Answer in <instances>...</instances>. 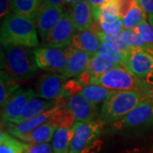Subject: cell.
<instances>
[{
  "mask_svg": "<svg viewBox=\"0 0 153 153\" xmlns=\"http://www.w3.org/2000/svg\"><path fill=\"white\" fill-rule=\"evenodd\" d=\"M0 38L2 46L33 48L39 44L34 22L16 14H9L3 20Z\"/></svg>",
  "mask_w": 153,
  "mask_h": 153,
  "instance_id": "1",
  "label": "cell"
},
{
  "mask_svg": "<svg viewBox=\"0 0 153 153\" xmlns=\"http://www.w3.org/2000/svg\"><path fill=\"white\" fill-rule=\"evenodd\" d=\"M1 66L17 82L33 78L38 71L34 51L27 47L2 46Z\"/></svg>",
  "mask_w": 153,
  "mask_h": 153,
  "instance_id": "2",
  "label": "cell"
},
{
  "mask_svg": "<svg viewBox=\"0 0 153 153\" xmlns=\"http://www.w3.org/2000/svg\"><path fill=\"white\" fill-rule=\"evenodd\" d=\"M146 97L140 91H116L103 102L97 121L102 125L113 124L126 117Z\"/></svg>",
  "mask_w": 153,
  "mask_h": 153,
  "instance_id": "3",
  "label": "cell"
},
{
  "mask_svg": "<svg viewBox=\"0 0 153 153\" xmlns=\"http://www.w3.org/2000/svg\"><path fill=\"white\" fill-rule=\"evenodd\" d=\"M89 84L102 86L114 91H140L146 96L151 89L147 82L134 76L123 66H117L100 76L91 75Z\"/></svg>",
  "mask_w": 153,
  "mask_h": 153,
  "instance_id": "4",
  "label": "cell"
},
{
  "mask_svg": "<svg viewBox=\"0 0 153 153\" xmlns=\"http://www.w3.org/2000/svg\"><path fill=\"white\" fill-rule=\"evenodd\" d=\"M123 66L134 76L145 80L153 76V44L129 49Z\"/></svg>",
  "mask_w": 153,
  "mask_h": 153,
  "instance_id": "5",
  "label": "cell"
},
{
  "mask_svg": "<svg viewBox=\"0 0 153 153\" xmlns=\"http://www.w3.org/2000/svg\"><path fill=\"white\" fill-rule=\"evenodd\" d=\"M102 131V124L98 121L87 123L75 122L72 127L70 152L82 153L93 144Z\"/></svg>",
  "mask_w": 153,
  "mask_h": 153,
  "instance_id": "6",
  "label": "cell"
},
{
  "mask_svg": "<svg viewBox=\"0 0 153 153\" xmlns=\"http://www.w3.org/2000/svg\"><path fill=\"white\" fill-rule=\"evenodd\" d=\"M117 130L148 128L153 126V103L150 99H144L134 109L123 119L112 124Z\"/></svg>",
  "mask_w": 153,
  "mask_h": 153,
  "instance_id": "7",
  "label": "cell"
},
{
  "mask_svg": "<svg viewBox=\"0 0 153 153\" xmlns=\"http://www.w3.org/2000/svg\"><path fill=\"white\" fill-rule=\"evenodd\" d=\"M33 88H19L1 108V120L4 123H14L20 117L27 103L36 97Z\"/></svg>",
  "mask_w": 153,
  "mask_h": 153,
  "instance_id": "8",
  "label": "cell"
},
{
  "mask_svg": "<svg viewBox=\"0 0 153 153\" xmlns=\"http://www.w3.org/2000/svg\"><path fill=\"white\" fill-rule=\"evenodd\" d=\"M39 69L46 71L63 73L67 67L66 49L42 47L34 50Z\"/></svg>",
  "mask_w": 153,
  "mask_h": 153,
  "instance_id": "9",
  "label": "cell"
},
{
  "mask_svg": "<svg viewBox=\"0 0 153 153\" xmlns=\"http://www.w3.org/2000/svg\"><path fill=\"white\" fill-rule=\"evenodd\" d=\"M76 33V29L71 22L70 14L66 11L64 12L60 22L43 43V47L66 49L71 46V40Z\"/></svg>",
  "mask_w": 153,
  "mask_h": 153,
  "instance_id": "10",
  "label": "cell"
},
{
  "mask_svg": "<svg viewBox=\"0 0 153 153\" xmlns=\"http://www.w3.org/2000/svg\"><path fill=\"white\" fill-rule=\"evenodd\" d=\"M66 78L60 73H47L40 76L36 88V95L44 100H58L68 95L66 91Z\"/></svg>",
  "mask_w": 153,
  "mask_h": 153,
  "instance_id": "11",
  "label": "cell"
},
{
  "mask_svg": "<svg viewBox=\"0 0 153 153\" xmlns=\"http://www.w3.org/2000/svg\"><path fill=\"white\" fill-rule=\"evenodd\" d=\"M64 14L62 7L47 3L42 4L36 17V25L39 37L44 43L49 34L60 22Z\"/></svg>",
  "mask_w": 153,
  "mask_h": 153,
  "instance_id": "12",
  "label": "cell"
},
{
  "mask_svg": "<svg viewBox=\"0 0 153 153\" xmlns=\"http://www.w3.org/2000/svg\"><path fill=\"white\" fill-rule=\"evenodd\" d=\"M66 109L74 117L75 122L87 123L94 121L96 114V105H94L80 94H76L69 97L66 101Z\"/></svg>",
  "mask_w": 153,
  "mask_h": 153,
  "instance_id": "13",
  "label": "cell"
},
{
  "mask_svg": "<svg viewBox=\"0 0 153 153\" xmlns=\"http://www.w3.org/2000/svg\"><path fill=\"white\" fill-rule=\"evenodd\" d=\"M60 108H61V106H58V107L49 110V111L44 112L43 114L37 116V117L31 118L29 120L22 122V123H18V124L8 123H6L7 130H8L10 134L19 139L20 137L26 135V134L33 131L39 126L49 123V121L52 119V117H54V115L56 113V111Z\"/></svg>",
  "mask_w": 153,
  "mask_h": 153,
  "instance_id": "14",
  "label": "cell"
},
{
  "mask_svg": "<svg viewBox=\"0 0 153 153\" xmlns=\"http://www.w3.org/2000/svg\"><path fill=\"white\" fill-rule=\"evenodd\" d=\"M67 55V67L63 73H60L66 79L72 76H80L87 70L91 55L86 52L73 47L66 49Z\"/></svg>",
  "mask_w": 153,
  "mask_h": 153,
  "instance_id": "15",
  "label": "cell"
},
{
  "mask_svg": "<svg viewBox=\"0 0 153 153\" xmlns=\"http://www.w3.org/2000/svg\"><path fill=\"white\" fill-rule=\"evenodd\" d=\"M69 14L76 32L91 29L94 22V10L88 0H82L72 6Z\"/></svg>",
  "mask_w": 153,
  "mask_h": 153,
  "instance_id": "16",
  "label": "cell"
},
{
  "mask_svg": "<svg viewBox=\"0 0 153 153\" xmlns=\"http://www.w3.org/2000/svg\"><path fill=\"white\" fill-rule=\"evenodd\" d=\"M62 105L63 104L59 100V99L49 100H44V99L34 98L28 102L24 111H22V115L14 123V124L21 123L22 122L29 120L37 116L43 114L44 112L49 110L58 107V106H62Z\"/></svg>",
  "mask_w": 153,
  "mask_h": 153,
  "instance_id": "17",
  "label": "cell"
},
{
  "mask_svg": "<svg viewBox=\"0 0 153 153\" xmlns=\"http://www.w3.org/2000/svg\"><path fill=\"white\" fill-rule=\"evenodd\" d=\"M101 41L96 33L92 30L76 32L71 40V47L86 52L88 55L97 54Z\"/></svg>",
  "mask_w": 153,
  "mask_h": 153,
  "instance_id": "18",
  "label": "cell"
},
{
  "mask_svg": "<svg viewBox=\"0 0 153 153\" xmlns=\"http://www.w3.org/2000/svg\"><path fill=\"white\" fill-rule=\"evenodd\" d=\"M59 127L53 123H47L43 125L39 126L36 129L29 133L26 135L20 137L19 140L23 142L31 144H44L49 143L52 140L55 131Z\"/></svg>",
  "mask_w": 153,
  "mask_h": 153,
  "instance_id": "19",
  "label": "cell"
},
{
  "mask_svg": "<svg viewBox=\"0 0 153 153\" xmlns=\"http://www.w3.org/2000/svg\"><path fill=\"white\" fill-rule=\"evenodd\" d=\"M41 4L42 0H11L10 8L14 14L33 21Z\"/></svg>",
  "mask_w": 153,
  "mask_h": 153,
  "instance_id": "20",
  "label": "cell"
},
{
  "mask_svg": "<svg viewBox=\"0 0 153 153\" xmlns=\"http://www.w3.org/2000/svg\"><path fill=\"white\" fill-rule=\"evenodd\" d=\"M116 91L114 90H111L102 86L89 84L84 85L79 94L83 98L86 99L88 101L96 105L100 103H103L105 100H107Z\"/></svg>",
  "mask_w": 153,
  "mask_h": 153,
  "instance_id": "21",
  "label": "cell"
},
{
  "mask_svg": "<svg viewBox=\"0 0 153 153\" xmlns=\"http://www.w3.org/2000/svg\"><path fill=\"white\" fill-rule=\"evenodd\" d=\"M72 138V128L59 127L51 140L54 153H69Z\"/></svg>",
  "mask_w": 153,
  "mask_h": 153,
  "instance_id": "22",
  "label": "cell"
},
{
  "mask_svg": "<svg viewBox=\"0 0 153 153\" xmlns=\"http://www.w3.org/2000/svg\"><path fill=\"white\" fill-rule=\"evenodd\" d=\"M28 147L29 144L20 141L9 133H0V153H25Z\"/></svg>",
  "mask_w": 153,
  "mask_h": 153,
  "instance_id": "23",
  "label": "cell"
},
{
  "mask_svg": "<svg viewBox=\"0 0 153 153\" xmlns=\"http://www.w3.org/2000/svg\"><path fill=\"white\" fill-rule=\"evenodd\" d=\"M20 88L17 81L6 72L1 71L0 72V105L1 107L5 104L12 94L16 92Z\"/></svg>",
  "mask_w": 153,
  "mask_h": 153,
  "instance_id": "24",
  "label": "cell"
},
{
  "mask_svg": "<svg viewBox=\"0 0 153 153\" xmlns=\"http://www.w3.org/2000/svg\"><path fill=\"white\" fill-rule=\"evenodd\" d=\"M119 66L121 65L111 62L97 54H95V55H91L86 71L93 76H98L103 75L105 72L111 71Z\"/></svg>",
  "mask_w": 153,
  "mask_h": 153,
  "instance_id": "25",
  "label": "cell"
},
{
  "mask_svg": "<svg viewBox=\"0 0 153 153\" xmlns=\"http://www.w3.org/2000/svg\"><path fill=\"white\" fill-rule=\"evenodd\" d=\"M147 19L146 14L140 6L138 1L128 11V13L123 18V28L127 30H134L145 20Z\"/></svg>",
  "mask_w": 153,
  "mask_h": 153,
  "instance_id": "26",
  "label": "cell"
},
{
  "mask_svg": "<svg viewBox=\"0 0 153 153\" xmlns=\"http://www.w3.org/2000/svg\"><path fill=\"white\" fill-rule=\"evenodd\" d=\"M97 55L111 62H113L121 66H123V64L124 55L117 48H115L113 45L108 43H101L98 49Z\"/></svg>",
  "mask_w": 153,
  "mask_h": 153,
  "instance_id": "27",
  "label": "cell"
},
{
  "mask_svg": "<svg viewBox=\"0 0 153 153\" xmlns=\"http://www.w3.org/2000/svg\"><path fill=\"white\" fill-rule=\"evenodd\" d=\"M119 37L129 49L142 48L147 45V44H146L142 38L140 37V35L135 32V30L123 29V32L119 33Z\"/></svg>",
  "mask_w": 153,
  "mask_h": 153,
  "instance_id": "28",
  "label": "cell"
},
{
  "mask_svg": "<svg viewBox=\"0 0 153 153\" xmlns=\"http://www.w3.org/2000/svg\"><path fill=\"white\" fill-rule=\"evenodd\" d=\"M134 30L146 44H153V27L147 19H145Z\"/></svg>",
  "mask_w": 153,
  "mask_h": 153,
  "instance_id": "29",
  "label": "cell"
},
{
  "mask_svg": "<svg viewBox=\"0 0 153 153\" xmlns=\"http://www.w3.org/2000/svg\"><path fill=\"white\" fill-rule=\"evenodd\" d=\"M100 27L101 30L106 34L110 35H117L123 32V19L119 20L114 24H107L104 22H99Z\"/></svg>",
  "mask_w": 153,
  "mask_h": 153,
  "instance_id": "30",
  "label": "cell"
},
{
  "mask_svg": "<svg viewBox=\"0 0 153 153\" xmlns=\"http://www.w3.org/2000/svg\"><path fill=\"white\" fill-rule=\"evenodd\" d=\"M25 153H54L52 145L49 143L44 144H31Z\"/></svg>",
  "mask_w": 153,
  "mask_h": 153,
  "instance_id": "31",
  "label": "cell"
},
{
  "mask_svg": "<svg viewBox=\"0 0 153 153\" xmlns=\"http://www.w3.org/2000/svg\"><path fill=\"white\" fill-rule=\"evenodd\" d=\"M114 1L117 4L119 15L122 18L125 17V16L128 13V11L132 9V7L134 5L137 0H111Z\"/></svg>",
  "mask_w": 153,
  "mask_h": 153,
  "instance_id": "32",
  "label": "cell"
},
{
  "mask_svg": "<svg viewBox=\"0 0 153 153\" xmlns=\"http://www.w3.org/2000/svg\"><path fill=\"white\" fill-rule=\"evenodd\" d=\"M146 14L147 21L153 27V0H137Z\"/></svg>",
  "mask_w": 153,
  "mask_h": 153,
  "instance_id": "33",
  "label": "cell"
},
{
  "mask_svg": "<svg viewBox=\"0 0 153 153\" xmlns=\"http://www.w3.org/2000/svg\"><path fill=\"white\" fill-rule=\"evenodd\" d=\"M10 4L11 0H0V16L2 20L9 15Z\"/></svg>",
  "mask_w": 153,
  "mask_h": 153,
  "instance_id": "34",
  "label": "cell"
},
{
  "mask_svg": "<svg viewBox=\"0 0 153 153\" xmlns=\"http://www.w3.org/2000/svg\"><path fill=\"white\" fill-rule=\"evenodd\" d=\"M88 3L92 5L93 10H98L102 6L104 5V4L106 2V0H88Z\"/></svg>",
  "mask_w": 153,
  "mask_h": 153,
  "instance_id": "35",
  "label": "cell"
},
{
  "mask_svg": "<svg viewBox=\"0 0 153 153\" xmlns=\"http://www.w3.org/2000/svg\"><path fill=\"white\" fill-rule=\"evenodd\" d=\"M44 3H47V4H52V5L55 6H60V7H62L66 4V0H44L43 4Z\"/></svg>",
  "mask_w": 153,
  "mask_h": 153,
  "instance_id": "36",
  "label": "cell"
},
{
  "mask_svg": "<svg viewBox=\"0 0 153 153\" xmlns=\"http://www.w3.org/2000/svg\"><path fill=\"white\" fill-rule=\"evenodd\" d=\"M81 1H82V0H66V2L67 4H71L72 6L75 5L76 4L81 2Z\"/></svg>",
  "mask_w": 153,
  "mask_h": 153,
  "instance_id": "37",
  "label": "cell"
},
{
  "mask_svg": "<svg viewBox=\"0 0 153 153\" xmlns=\"http://www.w3.org/2000/svg\"><path fill=\"white\" fill-rule=\"evenodd\" d=\"M147 97L152 101L153 103V87L151 88V89H150V91H149V94H148Z\"/></svg>",
  "mask_w": 153,
  "mask_h": 153,
  "instance_id": "38",
  "label": "cell"
},
{
  "mask_svg": "<svg viewBox=\"0 0 153 153\" xmlns=\"http://www.w3.org/2000/svg\"><path fill=\"white\" fill-rule=\"evenodd\" d=\"M43 2H44V0H42V4H43Z\"/></svg>",
  "mask_w": 153,
  "mask_h": 153,
  "instance_id": "39",
  "label": "cell"
}]
</instances>
